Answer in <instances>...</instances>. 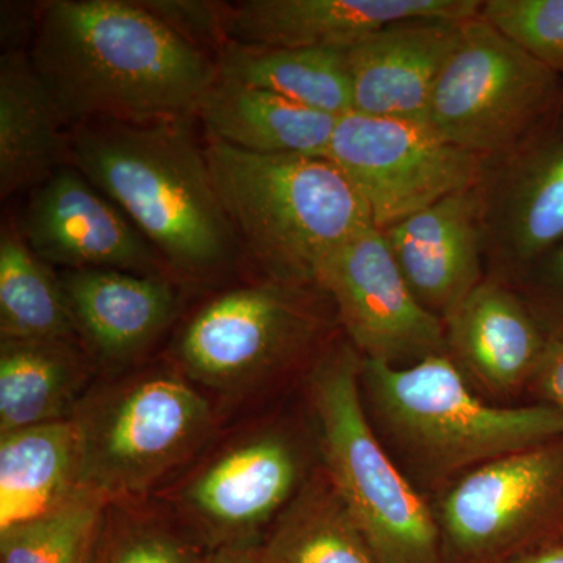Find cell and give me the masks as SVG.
I'll return each instance as SVG.
<instances>
[{"mask_svg": "<svg viewBox=\"0 0 563 563\" xmlns=\"http://www.w3.org/2000/svg\"><path fill=\"white\" fill-rule=\"evenodd\" d=\"M383 233L415 298L442 321L483 282L479 185L454 192Z\"/></svg>", "mask_w": 563, "mask_h": 563, "instance_id": "9a60e30c", "label": "cell"}, {"mask_svg": "<svg viewBox=\"0 0 563 563\" xmlns=\"http://www.w3.org/2000/svg\"><path fill=\"white\" fill-rule=\"evenodd\" d=\"M555 73L481 16L463 21L461 43L429 102L440 139L477 157H503L520 146L547 109Z\"/></svg>", "mask_w": 563, "mask_h": 563, "instance_id": "52a82bcc", "label": "cell"}, {"mask_svg": "<svg viewBox=\"0 0 563 563\" xmlns=\"http://www.w3.org/2000/svg\"><path fill=\"white\" fill-rule=\"evenodd\" d=\"M362 355L333 343L309 377L324 473L380 563H446L437 515L374 431L362 398Z\"/></svg>", "mask_w": 563, "mask_h": 563, "instance_id": "5b68a950", "label": "cell"}, {"mask_svg": "<svg viewBox=\"0 0 563 563\" xmlns=\"http://www.w3.org/2000/svg\"><path fill=\"white\" fill-rule=\"evenodd\" d=\"M551 443L462 473L435 514L444 561H492L540 525L563 488V451Z\"/></svg>", "mask_w": 563, "mask_h": 563, "instance_id": "7c38bea8", "label": "cell"}, {"mask_svg": "<svg viewBox=\"0 0 563 563\" xmlns=\"http://www.w3.org/2000/svg\"><path fill=\"white\" fill-rule=\"evenodd\" d=\"M22 233L38 257L66 272L168 276V266L120 207L70 165L36 185Z\"/></svg>", "mask_w": 563, "mask_h": 563, "instance_id": "4fadbf2b", "label": "cell"}, {"mask_svg": "<svg viewBox=\"0 0 563 563\" xmlns=\"http://www.w3.org/2000/svg\"><path fill=\"white\" fill-rule=\"evenodd\" d=\"M536 383L548 404L563 413V343L548 346Z\"/></svg>", "mask_w": 563, "mask_h": 563, "instance_id": "4dcf8cb0", "label": "cell"}, {"mask_svg": "<svg viewBox=\"0 0 563 563\" xmlns=\"http://www.w3.org/2000/svg\"><path fill=\"white\" fill-rule=\"evenodd\" d=\"M302 285L268 280L209 299L185 322L177 372L196 387L235 395L282 368L320 331Z\"/></svg>", "mask_w": 563, "mask_h": 563, "instance_id": "ba28073f", "label": "cell"}, {"mask_svg": "<svg viewBox=\"0 0 563 563\" xmlns=\"http://www.w3.org/2000/svg\"><path fill=\"white\" fill-rule=\"evenodd\" d=\"M60 280L77 336L106 368L131 365L176 317L179 299L168 276L77 269Z\"/></svg>", "mask_w": 563, "mask_h": 563, "instance_id": "e0dca14e", "label": "cell"}, {"mask_svg": "<svg viewBox=\"0 0 563 563\" xmlns=\"http://www.w3.org/2000/svg\"><path fill=\"white\" fill-rule=\"evenodd\" d=\"M481 16L547 68L563 69V0H485Z\"/></svg>", "mask_w": 563, "mask_h": 563, "instance_id": "f1b7e54d", "label": "cell"}, {"mask_svg": "<svg viewBox=\"0 0 563 563\" xmlns=\"http://www.w3.org/2000/svg\"><path fill=\"white\" fill-rule=\"evenodd\" d=\"M140 3L199 49L207 52L209 47L218 55L229 43L224 31L228 3L206 0H140Z\"/></svg>", "mask_w": 563, "mask_h": 563, "instance_id": "f546056e", "label": "cell"}, {"mask_svg": "<svg viewBox=\"0 0 563 563\" xmlns=\"http://www.w3.org/2000/svg\"><path fill=\"white\" fill-rule=\"evenodd\" d=\"M92 365L77 340H2L0 435L73 417Z\"/></svg>", "mask_w": 563, "mask_h": 563, "instance_id": "603a6c76", "label": "cell"}, {"mask_svg": "<svg viewBox=\"0 0 563 563\" xmlns=\"http://www.w3.org/2000/svg\"><path fill=\"white\" fill-rule=\"evenodd\" d=\"M481 0H243L225 7L228 41L246 46L346 52L406 20L466 21Z\"/></svg>", "mask_w": 563, "mask_h": 563, "instance_id": "5bb4252c", "label": "cell"}, {"mask_svg": "<svg viewBox=\"0 0 563 563\" xmlns=\"http://www.w3.org/2000/svg\"><path fill=\"white\" fill-rule=\"evenodd\" d=\"M314 285L331 296L350 343L365 361L407 366L448 352L443 321L415 298L374 225L332 251Z\"/></svg>", "mask_w": 563, "mask_h": 563, "instance_id": "8fae6325", "label": "cell"}, {"mask_svg": "<svg viewBox=\"0 0 563 563\" xmlns=\"http://www.w3.org/2000/svg\"><path fill=\"white\" fill-rule=\"evenodd\" d=\"M301 450L277 429L236 437L196 465L172 493L174 512L214 548L258 544L302 487Z\"/></svg>", "mask_w": 563, "mask_h": 563, "instance_id": "30bf717a", "label": "cell"}, {"mask_svg": "<svg viewBox=\"0 0 563 563\" xmlns=\"http://www.w3.org/2000/svg\"><path fill=\"white\" fill-rule=\"evenodd\" d=\"M73 421L81 488L107 504H140L207 443L213 409L177 369H147L88 391Z\"/></svg>", "mask_w": 563, "mask_h": 563, "instance_id": "8992f818", "label": "cell"}, {"mask_svg": "<svg viewBox=\"0 0 563 563\" xmlns=\"http://www.w3.org/2000/svg\"><path fill=\"white\" fill-rule=\"evenodd\" d=\"M550 269L554 279L563 287V246L559 247L558 252H555Z\"/></svg>", "mask_w": 563, "mask_h": 563, "instance_id": "836d02e7", "label": "cell"}, {"mask_svg": "<svg viewBox=\"0 0 563 563\" xmlns=\"http://www.w3.org/2000/svg\"><path fill=\"white\" fill-rule=\"evenodd\" d=\"M214 187L242 254L269 280L314 284L322 261L372 228V214L329 158L254 154L207 136Z\"/></svg>", "mask_w": 563, "mask_h": 563, "instance_id": "3957f363", "label": "cell"}, {"mask_svg": "<svg viewBox=\"0 0 563 563\" xmlns=\"http://www.w3.org/2000/svg\"><path fill=\"white\" fill-rule=\"evenodd\" d=\"M191 118L90 121L70 129L69 165L139 229L169 272L206 280L242 254Z\"/></svg>", "mask_w": 563, "mask_h": 563, "instance_id": "7a4b0ae2", "label": "cell"}, {"mask_svg": "<svg viewBox=\"0 0 563 563\" xmlns=\"http://www.w3.org/2000/svg\"><path fill=\"white\" fill-rule=\"evenodd\" d=\"M325 158L361 195L380 232L476 188L485 169L483 158L446 143L426 121L357 111L339 118Z\"/></svg>", "mask_w": 563, "mask_h": 563, "instance_id": "9c48e42d", "label": "cell"}, {"mask_svg": "<svg viewBox=\"0 0 563 563\" xmlns=\"http://www.w3.org/2000/svg\"><path fill=\"white\" fill-rule=\"evenodd\" d=\"M0 336L77 340L62 280L11 222H3L0 232Z\"/></svg>", "mask_w": 563, "mask_h": 563, "instance_id": "484cf974", "label": "cell"}, {"mask_svg": "<svg viewBox=\"0 0 563 563\" xmlns=\"http://www.w3.org/2000/svg\"><path fill=\"white\" fill-rule=\"evenodd\" d=\"M462 24L422 18L399 21L346 51L352 111L426 121L437 80L461 43Z\"/></svg>", "mask_w": 563, "mask_h": 563, "instance_id": "2e32d148", "label": "cell"}, {"mask_svg": "<svg viewBox=\"0 0 563 563\" xmlns=\"http://www.w3.org/2000/svg\"><path fill=\"white\" fill-rule=\"evenodd\" d=\"M507 563H563V544L561 547L548 548V550L537 551L520 555Z\"/></svg>", "mask_w": 563, "mask_h": 563, "instance_id": "d6a6232c", "label": "cell"}, {"mask_svg": "<svg viewBox=\"0 0 563 563\" xmlns=\"http://www.w3.org/2000/svg\"><path fill=\"white\" fill-rule=\"evenodd\" d=\"M481 181L485 246L509 262H529L563 236V146L503 155Z\"/></svg>", "mask_w": 563, "mask_h": 563, "instance_id": "d6986e66", "label": "cell"}, {"mask_svg": "<svg viewBox=\"0 0 563 563\" xmlns=\"http://www.w3.org/2000/svg\"><path fill=\"white\" fill-rule=\"evenodd\" d=\"M70 128L196 117L217 62L140 0H51L36 9L29 52Z\"/></svg>", "mask_w": 563, "mask_h": 563, "instance_id": "6da1fadb", "label": "cell"}, {"mask_svg": "<svg viewBox=\"0 0 563 563\" xmlns=\"http://www.w3.org/2000/svg\"><path fill=\"white\" fill-rule=\"evenodd\" d=\"M262 550L266 563H380L324 470L302 484Z\"/></svg>", "mask_w": 563, "mask_h": 563, "instance_id": "d4e9b609", "label": "cell"}, {"mask_svg": "<svg viewBox=\"0 0 563 563\" xmlns=\"http://www.w3.org/2000/svg\"><path fill=\"white\" fill-rule=\"evenodd\" d=\"M448 354L466 379L507 395L536 379L548 344L518 296L483 280L443 321Z\"/></svg>", "mask_w": 563, "mask_h": 563, "instance_id": "ac0fdd59", "label": "cell"}, {"mask_svg": "<svg viewBox=\"0 0 563 563\" xmlns=\"http://www.w3.org/2000/svg\"><path fill=\"white\" fill-rule=\"evenodd\" d=\"M203 563H266L262 544H233L217 548L213 554L207 555Z\"/></svg>", "mask_w": 563, "mask_h": 563, "instance_id": "1f68e13d", "label": "cell"}, {"mask_svg": "<svg viewBox=\"0 0 563 563\" xmlns=\"http://www.w3.org/2000/svg\"><path fill=\"white\" fill-rule=\"evenodd\" d=\"M70 125L25 51L0 58V196L36 187L69 161Z\"/></svg>", "mask_w": 563, "mask_h": 563, "instance_id": "ffe728a7", "label": "cell"}, {"mask_svg": "<svg viewBox=\"0 0 563 563\" xmlns=\"http://www.w3.org/2000/svg\"><path fill=\"white\" fill-rule=\"evenodd\" d=\"M141 504H110L96 548L98 563H203L201 550L181 525Z\"/></svg>", "mask_w": 563, "mask_h": 563, "instance_id": "83f0119b", "label": "cell"}, {"mask_svg": "<svg viewBox=\"0 0 563 563\" xmlns=\"http://www.w3.org/2000/svg\"><path fill=\"white\" fill-rule=\"evenodd\" d=\"M209 139L254 154L325 157L339 118L218 76L196 110Z\"/></svg>", "mask_w": 563, "mask_h": 563, "instance_id": "44dd1931", "label": "cell"}, {"mask_svg": "<svg viewBox=\"0 0 563 563\" xmlns=\"http://www.w3.org/2000/svg\"><path fill=\"white\" fill-rule=\"evenodd\" d=\"M362 390L393 442L429 476L466 473L563 435V413L550 404L498 407L477 398L448 352L407 366L363 358Z\"/></svg>", "mask_w": 563, "mask_h": 563, "instance_id": "277c9868", "label": "cell"}, {"mask_svg": "<svg viewBox=\"0 0 563 563\" xmlns=\"http://www.w3.org/2000/svg\"><path fill=\"white\" fill-rule=\"evenodd\" d=\"M107 507L84 490L58 509L0 532V563H90Z\"/></svg>", "mask_w": 563, "mask_h": 563, "instance_id": "4316f807", "label": "cell"}, {"mask_svg": "<svg viewBox=\"0 0 563 563\" xmlns=\"http://www.w3.org/2000/svg\"><path fill=\"white\" fill-rule=\"evenodd\" d=\"M80 492L73 418L0 435V532L58 509Z\"/></svg>", "mask_w": 563, "mask_h": 563, "instance_id": "7402d4cb", "label": "cell"}, {"mask_svg": "<svg viewBox=\"0 0 563 563\" xmlns=\"http://www.w3.org/2000/svg\"><path fill=\"white\" fill-rule=\"evenodd\" d=\"M218 76L343 117L354 110L346 52L246 46L229 41L214 57Z\"/></svg>", "mask_w": 563, "mask_h": 563, "instance_id": "cb8c5ba5", "label": "cell"}]
</instances>
